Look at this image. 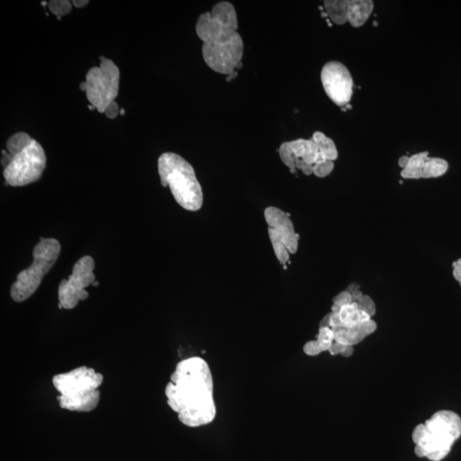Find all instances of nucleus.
I'll list each match as a JSON object with an SVG mask.
<instances>
[{
	"mask_svg": "<svg viewBox=\"0 0 461 461\" xmlns=\"http://www.w3.org/2000/svg\"><path fill=\"white\" fill-rule=\"evenodd\" d=\"M333 302L331 312H339L342 307L353 303V299H352V296L348 290H343L333 298Z\"/></svg>",
	"mask_w": 461,
	"mask_h": 461,
	"instance_id": "b1692460",
	"label": "nucleus"
},
{
	"mask_svg": "<svg viewBox=\"0 0 461 461\" xmlns=\"http://www.w3.org/2000/svg\"><path fill=\"white\" fill-rule=\"evenodd\" d=\"M354 346H346L345 348H344V351H343V353H342V356L343 357H349V356H352L354 353Z\"/></svg>",
	"mask_w": 461,
	"mask_h": 461,
	"instance_id": "72a5a7b5",
	"label": "nucleus"
},
{
	"mask_svg": "<svg viewBox=\"0 0 461 461\" xmlns=\"http://www.w3.org/2000/svg\"><path fill=\"white\" fill-rule=\"evenodd\" d=\"M158 173L164 187H169L182 208L197 211L202 206L204 194L192 165L178 154L166 152L158 160Z\"/></svg>",
	"mask_w": 461,
	"mask_h": 461,
	"instance_id": "423d86ee",
	"label": "nucleus"
},
{
	"mask_svg": "<svg viewBox=\"0 0 461 461\" xmlns=\"http://www.w3.org/2000/svg\"><path fill=\"white\" fill-rule=\"evenodd\" d=\"M80 88H81V91H85V93H86V81H84V82H81V85H80Z\"/></svg>",
	"mask_w": 461,
	"mask_h": 461,
	"instance_id": "c9c22d12",
	"label": "nucleus"
},
{
	"mask_svg": "<svg viewBox=\"0 0 461 461\" xmlns=\"http://www.w3.org/2000/svg\"><path fill=\"white\" fill-rule=\"evenodd\" d=\"M330 327V312L325 315L323 318L320 323V328Z\"/></svg>",
	"mask_w": 461,
	"mask_h": 461,
	"instance_id": "2f4dec72",
	"label": "nucleus"
},
{
	"mask_svg": "<svg viewBox=\"0 0 461 461\" xmlns=\"http://www.w3.org/2000/svg\"><path fill=\"white\" fill-rule=\"evenodd\" d=\"M354 303H356L359 308L363 312H365L366 315H369L371 318H373L375 315L376 311H377L375 303L369 296L363 294L359 299Z\"/></svg>",
	"mask_w": 461,
	"mask_h": 461,
	"instance_id": "5701e85b",
	"label": "nucleus"
},
{
	"mask_svg": "<svg viewBox=\"0 0 461 461\" xmlns=\"http://www.w3.org/2000/svg\"><path fill=\"white\" fill-rule=\"evenodd\" d=\"M289 145L296 161L298 159H301L306 163L315 165V158L319 153V150L312 139H297L289 142Z\"/></svg>",
	"mask_w": 461,
	"mask_h": 461,
	"instance_id": "4468645a",
	"label": "nucleus"
},
{
	"mask_svg": "<svg viewBox=\"0 0 461 461\" xmlns=\"http://www.w3.org/2000/svg\"><path fill=\"white\" fill-rule=\"evenodd\" d=\"M331 329L334 333L335 341L344 345L355 346L362 342L368 336L375 333L377 323L372 319L359 325Z\"/></svg>",
	"mask_w": 461,
	"mask_h": 461,
	"instance_id": "f8f14e48",
	"label": "nucleus"
},
{
	"mask_svg": "<svg viewBox=\"0 0 461 461\" xmlns=\"http://www.w3.org/2000/svg\"><path fill=\"white\" fill-rule=\"evenodd\" d=\"M324 7L328 17L337 25H343L348 22V1L327 0L324 2Z\"/></svg>",
	"mask_w": 461,
	"mask_h": 461,
	"instance_id": "dca6fc26",
	"label": "nucleus"
},
{
	"mask_svg": "<svg viewBox=\"0 0 461 461\" xmlns=\"http://www.w3.org/2000/svg\"><path fill=\"white\" fill-rule=\"evenodd\" d=\"M95 262L93 257L86 255L76 262L72 270V274L68 280L61 281L58 287L59 307L72 309L78 305L81 301L86 300L89 293L86 288L94 285L95 275L94 273Z\"/></svg>",
	"mask_w": 461,
	"mask_h": 461,
	"instance_id": "1a4fd4ad",
	"label": "nucleus"
},
{
	"mask_svg": "<svg viewBox=\"0 0 461 461\" xmlns=\"http://www.w3.org/2000/svg\"><path fill=\"white\" fill-rule=\"evenodd\" d=\"M312 140L317 145L319 152L322 154L326 160L334 161L338 158V150L333 139L325 136L321 132H315Z\"/></svg>",
	"mask_w": 461,
	"mask_h": 461,
	"instance_id": "a211bd4d",
	"label": "nucleus"
},
{
	"mask_svg": "<svg viewBox=\"0 0 461 461\" xmlns=\"http://www.w3.org/2000/svg\"><path fill=\"white\" fill-rule=\"evenodd\" d=\"M167 403L180 422L197 428L214 422L217 409L214 379L205 359L193 356L178 363L165 389Z\"/></svg>",
	"mask_w": 461,
	"mask_h": 461,
	"instance_id": "f257e3e1",
	"label": "nucleus"
},
{
	"mask_svg": "<svg viewBox=\"0 0 461 461\" xmlns=\"http://www.w3.org/2000/svg\"><path fill=\"white\" fill-rule=\"evenodd\" d=\"M334 169V162L333 161H325L321 163L314 165V174L319 178H324L329 175Z\"/></svg>",
	"mask_w": 461,
	"mask_h": 461,
	"instance_id": "393cba45",
	"label": "nucleus"
},
{
	"mask_svg": "<svg viewBox=\"0 0 461 461\" xmlns=\"http://www.w3.org/2000/svg\"><path fill=\"white\" fill-rule=\"evenodd\" d=\"M295 165L296 169H300L301 171L303 172L305 175H311L314 174V165L306 163L301 159H298L296 161Z\"/></svg>",
	"mask_w": 461,
	"mask_h": 461,
	"instance_id": "cd10ccee",
	"label": "nucleus"
},
{
	"mask_svg": "<svg viewBox=\"0 0 461 461\" xmlns=\"http://www.w3.org/2000/svg\"><path fill=\"white\" fill-rule=\"evenodd\" d=\"M124 113H125V110H124V108H121V110H120V114H121V116H123Z\"/></svg>",
	"mask_w": 461,
	"mask_h": 461,
	"instance_id": "e433bc0d",
	"label": "nucleus"
},
{
	"mask_svg": "<svg viewBox=\"0 0 461 461\" xmlns=\"http://www.w3.org/2000/svg\"><path fill=\"white\" fill-rule=\"evenodd\" d=\"M119 111H120V108H119L118 104H117L116 101H114L107 107L104 114H105L106 116L108 118L115 119L116 116L118 115Z\"/></svg>",
	"mask_w": 461,
	"mask_h": 461,
	"instance_id": "c85d7f7f",
	"label": "nucleus"
},
{
	"mask_svg": "<svg viewBox=\"0 0 461 461\" xmlns=\"http://www.w3.org/2000/svg\"><path fill=\"white\" fill-rule=\"evenodd\" d=\"M346 346L347 345H344L343 343H338L337 341H334L333 344H331V346H330V348H329L328 352H329L331 356L342 355Z\"/></svg>",
	"mask_w": 461,
	"mask_h": 461,
	"instance_id": "c756f323",
	"label": "nucleus"
},
{
	"mask_svg": "<svg viewBox=\"0 0 461 461\" xmlns=\"http://www.w3.org/2000/svg\"><path fill=\"white\" fill-rule=\"evenodd\" d=\"M103 375L94 369L81 366L71 372L61 373L52 378L53 386L59 392V406L62 409L87 413L96 409L103 383Z\"/></svg>",
	"mask_w": 461,
	"mask_h": 461,
	"instance_id": "39448f33",
	"label": "nucleus"
},
{
	"mask_svg": "<svg viewBox=\"0 0 461 461\" xmlns=\"http://www.w3.org/2000/svg\"><path fill=\"white\" fill-rule=\"evenodd\" d=\"M316 340L321 344L325 351H329L333 342L335 341L333 329L330 327L320 328Z\"/></svg>",
	"mask_w": 461,
	"mask_h": 461,
	"instance_id": "412c9836",
	"label": "nucleus"
},
{
	"mask_svg": "<svg viewBox=\"0 0 461 461\" xmlns=\"http://www.w3.org/2000/svg\"><path fill=\"white\" fill-rule=\"evenodd\" d=\"M100 60L99 67L91 68L86 73V94L91 105L99 113H104L118 95L120 70L113 61L103 57Z\"/></svg>",
	"mask_w": 461,
	"mask_h": 461,
	"instance_id": "6e6552de",
	"label": "nucleus"
},
{
	"mask_svg": "<svg viewBox=\"0 0 461 461\" xmlns=\"http://www.w3.org/2000/svg\"><path fill=\"white\" fill-rule=\"evenodd\" d=\"M340 318L342 327H348L352 325H359L373 319L365 312L359 308L356 303H352L341 308L338 312Z\"/></svg>",
	"mask_w": 461,
	"mask_h": 461,
	"instance_id": "2eb2a0df",
	"label": "nucleus"
},
{
	"mask_svg": "<svg viewBox=\"0 0 461 461\" xmlns=\"http://www.w3.org/2000/svg\"><path fill=\"white\" fill-rule=\"evenodd\" d=\"M272 245L278 260L281 262V264H286V262L290 259V254L287 248L280 243L273 242Z\"/></svg>",
	"mask_w": 461,
	"mask_h": 461,
	"instance_id": "a878e982",
	"label": "nucleus"
},
{
	"mask_svg": "<svg viewBox=\"0 0 461 461\" xmlns=\"http://www.w3.org/2000/svg\"><path fill=\"white\" fill-rule=\"evenodd\" d=\"M61 251L60 243L55 238H44L33 250V263L19 272L10 288V297L16 303H22L35 292L45 275L51 269Z\"/></svg>",
	"mask_w": 461,
	"mask_h": 461,
	"instance_id": "0eeeda50",
	"label": "nucleus"
},
{
	"mask_svg": "<svg viewBox=\"0 0 461 461\" xmlns=\"http://www.w3.org/2000/svg\"><path fill=\"white\" fill-rule=\"evenodd\" d=\"M72 3L68 0H53L48 4L49 9L58 17L67 15L72 10Z\"/></svg>",
	"mask_w": 461,
	"mask_h": 461,
	"instance_id": "aec40b11",
	"label": "nucleus"
},
{
	"mask_svg": "<svg viewBox=\"0 0 461 461\" xmlns=\"http://www.w3.org/2000/svg\"><path fill=\"white\" fill-rule=\"evenodd\" d=\"M237 28L234 6L227 1L218 3L197 20L196 33L202 41V57L217 73L230 75L242 63L244 42Z\"/></svg>",
	"mask_w": 461,
	"mask_h": 461,
	"instance_id": "f03ea898",
	"label": "nucleus"
},
{
	"mask_svg": "<svg viewBox=\"0 0 461 461\" xmlns=\"http://www.w3.org/2000/svg\"><path fill=\"white\" fill-rule=\"evenodd\" d=\"M320 77L330 100L341 108L348 105L353 95L354 81L346 66L336 61L325 63Z\"/></svg>",
	"mask_w": 461,
	"mask_h": 461,
	"instance_id": "9d476101",
	"label": "nucleus"
},
{
	"mask_svg": "<svg viewBox=\"0 0 461 461\" xmlns=\"http://www.w3.org/2000/svg\"><path fill=\"white\" fill-rule=\"evenodd\" d=\"M449 163L446 160L437 157H428L423 165L421 179L438 178L446 174Z\"/></svg>",
	"mask_w": 461,
	"mask_h": 461,
	"instance_id": "6ab92c4d",
	"label": "nucleus"
},
{
	"mask_svg": "<svg viewBox=\"0 0 461 461\" xmlns=\"http://www.w3.org/2000/svg\"><path fill=\"white\" fill-rule=\"evenodd\" d=\"M374 4L371 0L348 1V22L354 28L365 24L373 12Z\"/></svg>",
	"mask_w": 461,
	"mask_h": 461,
	"instance_id": "ddd939ff",
	"label": "nucleus"
},
{
	"mask_svg": "<svg viewBox=\"0 0 461 461\" xmlns=\"http://www.w3.org/2000/svg\"><path fill=\"white\" fill-rule=\"evenodd\" d=\"M1 164L6 185L23 187L41 179L46 168V153L28 134L17 133L8 139Z\"/></svg>",
	"mask_w": 461,
	"mask_h": 461,
	"instance_id": "7ed1b4c3",
	"label": "nucleus"
},
{
	"mask_svg": "<svg viewBox=\"0 0 461 461\" xmlns=\"http://www.w3.org/2000/svg\"><path fill=\"white\" fill-rule=\"evenodd\" d=\"M428 157V152H420L411 156L406 168L401 170V177L408 179H421L423 165Z\"/></svg>",
	"mask_w": 461,
	"mask_h": 461,
	"instance_id": "f3484780",
	"label": "nucleus"
},
{
	"mask_svg": "<svg viewBox=\"0 0 461 461\" xmlns=\"http://www.w3.org/2000/svg\"><path fill=\"white\" fill-rule=\"evenodd\" d=\"M461 436V418L457 413L441 410L425 423L416 426L412 434L416 455L431 461H441Z\"/></svg>",
	"mask_w": 461,
	"mask_h": 461,
	"instance_id": "20e7f679",
	"label": "nucleus"
},
{
	"mask_svg": "<svg viewBox=\"0 0 461 461\" xmlns=\"http://www.w3.org/2000/svg\"><path fill=\"white\" fill-rule=\"evenodd\" d=\"M303 352L308 356H316L325 352V349L323 348L321 344L315 339V340L309 341L305 343V345L303 346Z\"/></svg>",
	"mask_w": 461,
	"mask_h": 461,
	"instance_id": "bb28decb",
	"label": "nucleus"
},
{
	"mask_svg": "<svg viewBox=\"0 0 461 461\" xmlns=\"http://www.w3.org/2000/svg\"><path fill=\"white\" fill-rule=\"evenodd\" d=\"M453 267V275L456 281L459 282V285L461 286V259L457 260L456 262H454L452 265Z\"/></svg>",
	"mask_w": 461,
	"mask_h": 461,
	"instance_id": "7c9ffc66",
	"label": "nucleus"
},
{
	"mask_svg": "<svg viewBox=\"0 0 461 461\" xmlns=\"http://www.w3.org/2000/svg\"><path fill=\"white\" fill-rule=\"evenodd\" d=\"M279 153H280V158L282 160L283 162L290 169V172L292 174L296 173V169H297L295 165L296 160L290 152L289 142H285L280 145Z\"/></svg>",
	"mask_w": 461,
	"mask_h": 461,
	"instance_id": "4be33fe9",
	"label": "nucleus"
},
{
	"mask_svg": "<svg viewBox=\"0 0 461 461\" xmlns=\"http://www.w3.org/2000/svg\"><path fill=\"white\" fill-rule=\"evenodd\" d=\"M264 215L269 227L271 243H280L287 248L290 254H295L298 251L299 235L295 232L290 215L275 207L267 208Z\"/></svg>",
	"mask_w": 461,
	"mask_h": 461,
	"instance_id": "9b49d317",
	"label": "nucleus"
},
{
	"mask_svg": "<svg viewBox=\"0 0 461 461\" xmlns=\"http://www.w3.org/2000/svg\"><path fill=\"white\" fill-rule=\"evenodd\" d=\"M409 157H410V156H402L399 158L398 165L401 169H404L406 168L407 165L409 163Z\"/></svg>",
	"mask_w": 461,
	"mask_h": 461,
	"instance_id": "473e14b6",
	"label": "nucleus"
},
{
	"mask_svg": "<svg viewBox=\"0 0 461 461\" xmlns=\"http://www.w3.org/2000/svg\"><path fill=\"white\" fill-rule=\"evenodd\" d=\"M89 1H87V0H86H86H81H81H80V1H79V0H73V1H72L73 5H75V6L77 8L83 7L85 5H87Z\"/></svg>",
	"mask_w": 461,
	"mask_h": 461,
	"instance_id": "f704fd0d",
	"label": "nucleus"
}]
</instances>
